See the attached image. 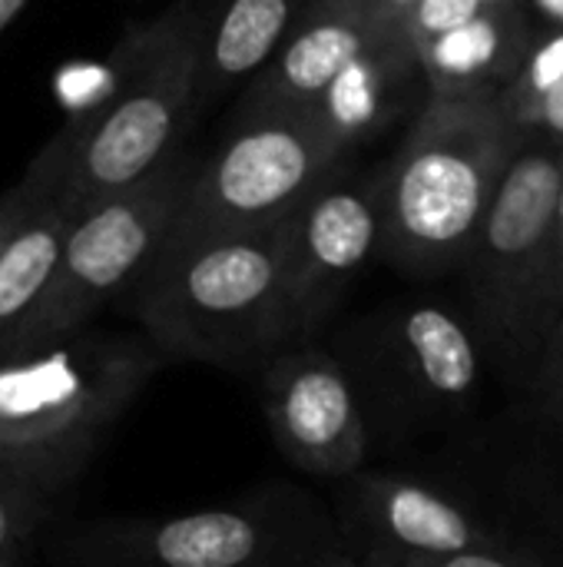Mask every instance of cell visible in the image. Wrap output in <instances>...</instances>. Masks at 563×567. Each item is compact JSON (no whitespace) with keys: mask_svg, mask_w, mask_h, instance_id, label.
Returning <instances> with one entry per match:
<instances>
[{"mask_svg":"<svg viewBox=\"0 0 563 567\" xmlns=\"http://www.w3.org/2000/svg\"><path fill=\"white\" fill-rule=\"evenodd\" d=\"M392 37L365 0H312L259 76L252 110H309L365 50Z\"/></svg>","mask_w":563,"mask_h":567,"instance_id":"13","label":"cell"},{"mask_svg":"<svg viewBox=\"0 0 563 567\" xmlns=\"http://www.w3.org/2000/svg\"><path fill=\"white\" fill-rule=\"evenodd\" d=\"M563 312V189L557 203V223H554V243H551V269H548V329Z\"/></svg>","mask_w":563,"mask_h":567,"instance_id":"23","label":"cell"},{"mask_svg":"<svg viewBox=\"0 0 563 567\" xmlns=\"http://www.w3.org/2000/svg\"><path fill=\"white\" fill-rule=\"evenodd\" d=\"M345 515L365 535L368 548L398 555H461L514 551L461 498L408 475L358 472L348 478ZM365 548V551H368Z\"/></svg>","mask_w":563,"mask_h":567,"instance_id":"12","label":"cell"},{"mask_svg":"<svg viewBox=\"0 0 563 567\" xmlns=\"http://www.w3.org/2000/svg\"><path fill=\"white\" fill-rule=\"evenodd\" d=\"M27 3H30V0H0V33L23 13Z\"/></svg>","mask_w":563,"mask_h":567,"instance_id":"29","label":"cell"},{"mask_svg":"<svg viewBox=\"0 0 563 567\" xmlns=\"http://www.w3.org/2000/svg\"><path fill=\"white\" fill-rule=\"evenodd\" d=\"M3 567H23V565H3Z\"/></svg>","mask_w":563,"mask_h":567,"instance_id":"31","label":"cell"},{"mask_svg":"<svg viewBox=\"0 0 563 567\" xmlns=\"http://www.w3.org/2000/svg\"><path fill=\"white\" fill-rule=\"evenodd\" d=\"M53 515L56 498L0 475V567L23 565V555L40 542Z\"/></svg>","mask_w":563,"mask_h":567,"instance_id":"19","label":"cell"},{"mask_svg":"<svg viewBox=\"0 0 563 567\" xmlns=\"http://www.w3.org/2000/svg\"><path fill=\"white\" fill-rule=\"evenodd\" d=\"M521 10L538 33H563V0H521Z\"/></svg>","mask_w":563,"mask_h":567,"instance_id":"25","label":"cell"},{"mask_svg":"<svg viewBox=\"0 0 563 567\" xmlns=\"http://www.w3.org/2000/svg\"><path fill=\"white\" fill-rule=\"evenodd\" d=\"M524 133L501 93H428L382 173V256L415 276L465 269Z\"/></svg>","mask_w":563,"mask_h":567,"instance_id":"3","label":"cell"},{"mask_svg":"<svg viewBox=\"0 0 563 567\" xmlns=\"http://www.w3.org/2000/svg\"><path fill=\"white\" fill-rule=\"evenodd\" d=\"M538 40V27L518 7L478 17L465 27L445 30L415 43L418 66L428 93H504L518 76L528 50Z\"/></svg>","mask_w":563,"mask_h":567,"instance_id":"14","label":"cell"},{"mask_svg":"<svg viewBox=\"0 0 563 567\" xmlns=\"http://www.w3.org/2000/svg\"><path fill=\"white\" fill-rule=\"evenodd\" d=\"M348 372L358 399L372 392L385 422L405 432L455 425L481 392L484 342L455 309L415 302L365 332Z\"/></svg>","mask_w":563,"mask_h":567,"instance_id":"9","label":"cell"},{"mask_svg":"<svg viewBox=\"0 0 563 567\" xmlns=\"http://www.w3.org/2000/svg\"><path fill=\"white\" fill-rule=\"evenodd\" d=\"M202 27L189 7H176L136 33L110 93L30 163L73 213L149 179L179 153L199 100Z\"/></svg>","mask_w":563,"mask_h":567,"instance_id":"4","label":"cell"},{"mask_svg":"<svg viewBox=\"0 0 563 567\" xmlns=\"http://www.w3.org/2000/svg\"><path fill=\"white\" fill-rule=\"evenodd\" d=\"M521 0H421L402 23V37L415 47L428 37H438L445 30H455V27H465L478 17H488V13H498V10H508V7H518Z\"/></svg>","mask_w":563,"mask_h":567,"instance_id":"20","label":"cell"},{"mask_svg":"<svg viewBox=\"0 0 563 567\" xmlns=\"http://www.w3.org/2000/svg\"><path fill=\"white\" fill-rule=\"evenodd\" d=\"M163 365L143 332L93 326L0 355V475L60 498Z\"/></svg>","mask_w":563,"mask_h":567,"instance_id":"2","label":"cell"},{"mask_svg":"<svg viewBox=\"0 0 563 567\" xmlns=\"http://www.w3.org/2000/svg\"><path fill=\"white\" fill-rule=\"evenodd\" d=\"M332 548L309 498L269 492L179 515L80 522L53 538L50 555L63 567H305Z\"/></svg>","mask_w":563,"mask_h":567,"instance_id":"5","label":"cell"},{"mask_svg":"<svg viewBox=\"0 0 563 567\" xmlns=\"http://www.w3.org/2000/svg\"><path fill=\"white\" fill-rule=\"evenodd\" d=\"M27 176L33 183V199L0 243V355L13 349L46 299L73 223V209L53 186L30 166Z\"/></svg>","mask_w":563,"mask_h":567,"instance_id":"15","label":"cell"},{"mask_svg":"<svg viewBox=\"0 0 563 567\" xmlns=\"http://www.w3.org/2000/svg\"><path fill=\"white\" fill-rule=\"evenodd\" d=\"M365 555H378L395 567H544L524 558L518 548L514 551H461V555H398V551L368 548Z\"/></svg>","mask_w":563,"mask_h":567,"instance_id":"21","label":"cell"},{"mask_svg":"<svg viewBox=\"0 0 563 567\" xmlns=\"http://www.w3.org/2000/svg\"><path fill=\"white\" fill-rule=\"evenodd\" d=\"M358 561H362L365 567H395V565H388L385 558H378V555H362Z\"/></svg>","mask_w":563,"mask_h":567,"instance_id":"30","label":"cell"},{"mask_svg":"<svg viewBox=\"0 0 563 567\" xmlns=\"http://www.w3.org/2000/svg\"><path fill=\"white\" fill-rule=\"evenodd\" d=\"M305 567H365L362 561H355V558H348L345 551H338V548H332V551H325V555H319L312 565Z\"/></svg>","mask_w":563,"mask_h":567,"instance_id":"27","label":"cell"},{"mask_svg":"<svg viewBox=\"0 0 563 567\" xmlns=\"http://www.w3.org/2000/svg\"><path fill=\"white\" fill-rule=\"evenodd\" d=\"M345 153L312 110H252L216 156L196 166L173 233L229 236L282 226L342 173Z\"/></svg>","mask_w":563,"mask_h":567,"instance_id":"8","label":"cell"},{"mask_svg":"<svg viewBox=\"0 0 563 567\" xmlns=\"http://www.w3.org/2000/svg\"><path fill=\"white\" fill-rule=\"evenodd\" d=\"M531 379H534V389L538 395L551 385L563 382V312L551 322L548 336H544V346L538 352V362L531 369Z\"/></svg>","mask_w":563,"mask_h":567,"instance_id":"22","label":"cell"},{"mask_svg":"<svg viewBox=\"0 0 563 567\" xmlns=\"http://www.w3.org/2000/svg\"><path fill=\"white\" fill-rule=\"evenodd\" d=\"M541 402L548 405V412H551L554 419H561L563 422V382L551 385V389H544V392H541Z\"/></svg>","mask_w":563,"mask_h":567,"instance_id":"28","label":"cell"},{"mask_svg":"<svg viewBox=\"0 0 563 567\" xmlns=\"http://www.w3.org/2000/svg\"><path fill=\"white\" fill-rule=\"evenodd\" d=\"M563 189V146L524 143L465 262L481 342L504 365L538 362L548 336V269Z\"/></svg>","mask_w":563,"mask_h":567,"instance_id":"6","label":"cell"},{"mask_svg":"<svg viewBox=\"0 0 563 567\" xmlns=\"http://www.w3.org/2000/svg\"><path fill=\"white\" fill-rule=\"evenodd\" d=\"M382 176L335 173L285 219V309L292 346L315 342L358 272L382 252Z\"/></svg>","mask_w":563,"mask_h":567,"instance_id":"10","label":"cell"},{"mask_svg":"<svg viewBox=\"0 0 563 567\" xmlns=\"http://www.w3.org/2000/svg\"><path fill=\"white\" fill-rule=\"evenodd\" d=\"M368 7H372V13L392 30V33H398L402 30V23H405V17L421 3V0H365ZM402 37V33H398Z\"/></svg>","mask_w":563,"mask_h":567,"instance_id":"26","label":"cell"},{"mask_svg":"<svg viewBox=\"0 0 563 567\" xmlns=\"http://www.w3.org/2000/svg\"><path fill=\"white\" fill-rule=\"evenodd\" d=\"M312 0H226L202 27L199 96L256 76L275 60Z\"/></svg>","mask_w":563,"mask_h":567,"instance_id":"17","label":"cell"},{"mask_svg":"<svg viewBox=\"0 0 563 567\" xmlns=\"http://www.w3.org/2000/svg\"><path fill=\"white\" fill-rule=\"evenodd\" d=\"M501 100L524 136L563 146V33H538Z\"/></svg>","mask_w":563,"mask_h":567,"instance_id":"18","label":"cell"},{"mask_svg":"<svg viewBox=\"0 0 563 567\" xmlns=\"http://www.w3.org/2000/svg\"><path fill=\"white\" fill-rule=\"evenodd\" d=\"M129 309L166 362L262 372L292 346L285 223L229 236L169 233L133 286Z\"/></svg>","mask_w":563,"mask_h":567,"instance_id":"1","label":"cell"},{"mask_svg":"<svg viewBox=\"0 0 563 567\" xmlns=\"http://www.w3.org/2000/svg\"><path fill=\"white\" fill-rule=\"evenodd\" d=\"M192 173L176 153L149 179L76 209L50 292L7 355L70 339L90 329L106 302L129 296L166 246Z\"/></svg>","mask_w":563,"mask_h":567,"instance_id":"7","label":"cell"},{"mask_svg":"<svg viewBox=\"0 0 563 567\" xmlns=\"http://www.w3.org/2000/svg\"><path fill=\"white\" fill-rule=\"evenodd\" d=\"M415 76H421L415 47L405 37L392 33L365 50L309 110L332 130V136L345 150H352L358 140L382 130L402 110V100Z\"/></svg>","mask_w":563,"mask_h":567,"instance_id":"16","label":"cell"},{"mask_svg":"<svg viewBox=\"0 0 563 567\" xmlns=\"http://www.w3.org/2000/svg\"><path fill=\"white\" fill-rule=\"evenodd\" d=\"M262 409L279 452L305 475L352 478L368 458V415L352 372L319 342L282 349L262 369Z\"/></svg>","mask_w":563,"mask_h":567,"instance_id":"11","label":"cell"},{"mask_svg":"<svg viewBox=\"0 0 563 567\" xmlns=\"http://www.w3.org/2000/svg\"><path fill=\"white\" fill-rule=\"evenodd\" d=\"M30 199H33V183H30L27 173H23L13 186H7V189L0 193V243H3V236L13 229V223L23 216V209L30 206Z\"/></svg>","mask_w":563,"mask_h":567,"instance_id":"24","label":"cell"}]
</instances>
